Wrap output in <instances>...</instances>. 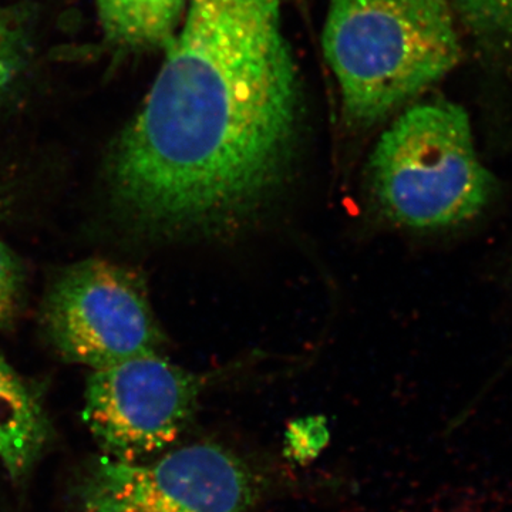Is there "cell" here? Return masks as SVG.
Returning <instances> with one entry per match:
<instances>
[{
    "label": "cell",
    "mask_w": 512,
    "mask_h": 512,
    "mask_svg": "<svg viewBox=\"0 0 512 512\" xmlns=\"http://www.w3.org/2000/svg\"><path fill=\"white\" fill-rule=\"evenodd\" d=\"M301 83L281 0H187L134 123L220 158L296 136Z\"/></svg>",
    "instance_id": "obj_1"
},
{
    "label": "cell",
    "mask_w": 512,
    "mask_h": 512,
    "mask_svg": "<svg viewBox=\"0 0 512 512\" xmlns=\"http://www.w3.org/2000/svg\"><path fill=\"white\" fill-rule=\"evenodd\" d=\"M322 47L346 119L365 127L439 82L461 57L448 0H329Z\"/></svg>",
    "instance_id": "obj_2"
},
{
    "label": "cell",
    "mask_w": 512,
    "mask_h": 512,
    "mask_svg": "<svg viewBox=\"0 0 512 512\" xmlns=\"http://www.w3.org/2000/svg\"><path fill=\"white\" fill-rule=\"evenodd\" d=\"M370 183L390 220L419 229L471 220L495 185L466 111L446 100L414 104L394 120L370 158Z\"/></svg>",
    "instance_id": "obj_3"
},
{
    "label": "cell",
    "mask_w": 512,
    "mask_h": 512,
    "mask_svg": "<svg viewBox=\"0 0 512 512\" xmlns=\"http://www.w3.org/2000/svg\"><path fill=\"white\" fill-rule=\"evenodd\" d=\"M42 322L64 360L93 370L156 355L164 342L140 276L106 259L64 269L47 293Z\"/></svg>",
    "instance_id": "obj_4"
},
{
    "label": "cell",
    "mask_w": 512,
    "mask_h": 512,
    "mask_svg": "<svg viewBox=\"0 0 512 512\" xmlns=\"http://www.w3.org/2000/svg\"><path fill=\"white\" fill-rule=\"evenodd\" d=\"M256 484L217 444L177 448L151 463L103 457L84 474L82 512H254Z\"/></svg>",
    "instance_id": "obj_5"
},
{
    "label": "cell",
    "mask_w": 512,
    "mask_h": 512,
    "mask_svg": "<svg viewBox=\"0 0 512 512\" xmlns=\"http://www.w3.org/2000/svg\"><path fill=\"white\" fill-rule=\"evenodd\" d=\"M200 377L156 355L93 370L83 419L106 457L144 463L173 444L194 413Z\"/></svg>",
    "instance_id": "obj_6"
},
{
    "label": "cell",
    "mask_w": 512,
    "mask_h": 512,
    "mask_svg": "<svg viewBox=\"0 0 512 512\" xmlns=\"http://www.w3.org/2000/svg\"><path fill=\"white\" fill-rule=\"evenodd\" d=\"M49 423L35 390L0 356V461L20 480L35 467Z\"/></svg>",
    "instance_id": "obj_7"
},
{
    "label": "cell",
    "mask_w": 512,
    "mask_h": 512,
    "mask_svg": "<svg viewBox=\"0 0 512 512\" xmlns=\"http://www.w3.org/2000/svg\"><path fill=\"white\" fill-rule=\"evenodd\" d=\"M104 39L128 53L165 50L183 22L187 0H96Z\"/></svg>",
    "instance_id": "obj_8"
},
{
    "label": "cell",
    "mask_w": 512,
    "mask_h": 512,
    "mask_svg": "<svg viewBox=\"0 0 512 512\" xmlns=\"http://www.w3.org/2000/svg\"><path fill=\"white\" fill-rule=\"evenodd\" d=\"M454 15L478 40L512 52V0H448Z\"/></svg>",
    "instance_id": "obj_9"
},
{
    "label": "cell",
    "mask_w": 512,
    "mask_h": 512,
    "mask_svg": "<svg viewBox=\"0 0 512 512\" xmlns=\"http://www.w3.org/2000/svg\"><path fill=\"white\" fill-rule=\"evenodd\" d=\"M29 37L22 13L0 8V107L28 62Z\"/></svg>",
    "instance_id": "obj_10"
},
{
    "label": "cell",
    "mask_w": 512,
    "mask_h": 512,
    "mask_svg": "<svg viewBox=\"0 0 512 512\" xmlns=\"http://www.w3.org/2000/svg\"><path fill=\"white\" fill-rule=\"evenodd\" d=\"M25 293V274L18 256L0 239V330L18 320Z\"/></svg>",
    "instance_id": "obj_11"
},
{
    "label": "cell",
    "mask_w": 512,
    "mask_h": 512,
    "mask_svg": "<svg viewBox=\"0 0 512 512\" xmlns=\"http://www.w3.org/2000/svg\"><path fill=\"white\" fill-rule=\"evenodd\" d=\"M295 2H298L299 5H302V3H305V0H295Z\"/></svg>",
    "instance_id": "obj_12"
}]
</instances>
